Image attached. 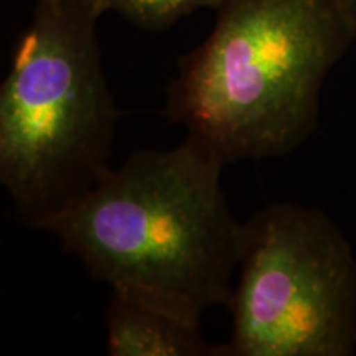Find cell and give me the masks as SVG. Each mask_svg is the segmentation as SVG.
I'll return each mask as SVG.
<instances>
[{"label": "cell", "instance_id": "obj_1", "mask_svg": "<svg viewBox=\"0 0 356 356\" xmlns=\"http://www.w3.org/2000/svg\"><path fill=\"white\" fill-rule=\"evenodd\" d=\"M225 167L188 136L175 149L137 150L38 231L111 291L202 322L228 305L241 257L244 222L221 186Z\"/></svg>", "mask_w": 356, "mask_h": 356}, {"label": "cell", "instance_id": "obj_2", "mask_svg": "<svg viewBox=\"0 0 356 356\" xmlns=\"http://www.w3.org/2000/svg\"><path fill=\"white\" fill-rule=\"evenodd\" d=\"M355 38L333 0H226L163 114L225 165L286 155L314 132L325 76Z\"/></svg>", "mask_w": 356, "mask_h": 356}, {"label": "cell", "instance_id": "obj_3", "mask_svg": "<svg viewBox=\"0 0 356 356\" xmlns=\"http://www.w3.org/2000/svg\"><path fill=\"white\" fill-rule=\"evenodd\" d=\"M95 0L37 2L0 88V184L38 229L109 170L121 115L102 70Z\"/></svg>", "mask_w": 356, "mask_h": 356}, {"label": "cell", "instance_id": "obj_4", "mask_svg": "<svg viewBox=\"0 0 356 356\" xmlns=\"http://www.w3.org/2000/svg\"><path fill=\"white\" fill-rule=\"evenodd\" d=\"M238 273L229 356L355 353L356 259L325 213L267 204L244 222Z\"/></svg>", "mask_w": 356, "mask_h": 356}, {"label": "cell", "instance_id": "obj_5", "mask_svg": "<svg viewBox=\"0 0 356 356\" xmlns=\"http://www.w3.org/2000/svg\"><path fill=\"white\" fill-rule=\"evenodd\" d=\"M104 320L111 356H229L228 345L204 338L200 320L127 293L111 291Z\"/></svg>", "mask_w": 356, "mask_h": 356}, {"label": "cell", "instance_id": "obj_6", "mask_svg": "<svg viewBox=\"0 0 356 356\" xmlns=\"http://www.w3.org/2000/svg\"><path fill=\"white\" fill-rule=\"evenodd\" d=\"M226 0H95L101 13L118 12L145 30H165L198 8H220Z\"/></svg>", "mask_w": 356, "mask_h": 356}, {"label": "cell", "instance_id": "obj_7", "mask_svg": "<svg viewBox=\"0 0 356 356\" xmlns=\"http://www.w3.org/2000/svg\"><path fill=\"white\" fill-rule=\"evenodd\" d=\"M333 2L350 25L351 32L356 35V0H333Z\"/></svg>", "mask_w": 356, "mask_h": 356}, {"label": "cell", "instance_id": "obj_8", "mask_svg": "<svg viewBox=\"0 0 356 356\" xmlns=\"http://www.w3.org/2000/svg\"><path fill=\"white\" fill-rule=\"evenodd\" d=\"M37 2H58V0H37Z\"/></svg>", "mask_w": 356, "mask_h": 356}]
</instances>
